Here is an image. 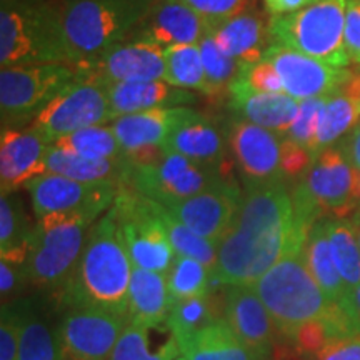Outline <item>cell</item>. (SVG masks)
<instances>
[{"mask_svg":"<svg viewBox=\"0 0 360 360\" xmlns=\"http://www.w3.org/2000/svg\"><path fill=\"white\" fill-rule=\"evenodd\" d=\"M354 229H355V236H357V240H359V247H360V222H354Z\"/></svg>","mask_w":360,"mask_h":360,"instance_id":"53","label":"cell"},{"mask_svg":"<svg viewBox=\"0 0 360 360\" xmlns=\"http://www.w3.org/2000/svg\"><path fill=\"white\" fill-rule=\"evenodd\" d=\"M332 257L350 294L360 283V247L350 219H326Z\"/></svg>","mask_w":360,"mask_h":360,"instance_id":"34","label":"cell"},{"mask_svg":"<svg viewBox=\"0 0 360 360\" xmlns=\"http://www.w3.org/2000/svg\"><path fill=\"white\" fill-rule=\"evenodd\" d=\"M20 327V309L4 305L2 322H0V360H19Z\"/></svg>","mask_w":360,"mask_h":360,"instance_id":"45","label":"cell"},{"mask_svg":"<svg viewBox=\"0 0 360 360\" xmlns=\"http://www.w3.org/2000/svg\"><path fill=\"white\" fill-rule=\"evenodd\" d=\"M182 355L186 360H259L225 319H217L197 332L182 345Z\"/></svg>","mask_w":360,"mask_h":360,"instance_id":"31","label":"cell"},{"mask_svg":"<svg viewBox=\"0 0 360 360\" xmlns=\"http://www.w3.org/2000/svg\"><path fill=\"white\" fill-rule=\"evenodd\" d=\"M112 120L114 114L107 84L80 75L56 101L49 103L30 125L53 143L77 130L105 125Z\"/></svg>","mask_w":360,"mask_h":360,"instance_id":"12","label":"cell"},{"mask_svg":"<svg viewBox=\"0 0 360 360\" xmlns=\"http://www.w3.org/2000/svg\"><path fill=\"white\" fill-rule=\"evenodd\" d=\"M345 7L347 0H317L297 12L270 15L272 44L317 58L327 65L349 69Z\"/></svg>","mask_w":360,"mask_h":360,"instance_id":"7","label":"cell"},{"mask_svg":"<svg viewBox=\"0 0 360 360\" xmlns=\"http://www.w3.org/2000/svg\"><path fill=\"white\" fill-rule=\"evenodd\" d=\"M264 58L276 67L285 94L299 102L328 96L354 75L350 69L327 65L277 44L270 45Z\"/></svg>","mask_w":360,"mask_h":360,"instance_id":"16","label":"cell"},{"mask_svg":"<svg viewBox=\"0 0 360 360\" xmlns=\"http://www.w3.org/2000/svg\"><path fill=\"white\" fill-rule=\"evenodd\" d=\"M52 146L75 152V154L89 157V159H127V152L124 150L122 143L110 124L77 130L67 137L58 139Z\"/></svg>","mask_w":360,"mask_h":360,"instance_id":"35","label":"cell"},{"mask_svg":"<svg viewBox=\"0 0 360 360\" xmlns=\"http://www.w3.org/2000/svg\"><path fill=\"white\" fill-rule=\"evenodd\" d=\"M328 340H330V337L327 334V328L323 326L322 319H317V321H312L300 327L292 344L295 345V349L300 354L314 357L315 354H319L326 347Z\"/></svg>","mask_w":360,"mask_h":360,"instance_id":"46","label":"cell"},{"mask_svg":"<svg viewBox=\"0 0 360 360\" xmlns=\"http://www.w3.org/2000/svg\"><path fill=\"white\" fill-rule=\"evenodd\" d=\"M350 220H354V222H360V207L357 209V212H355L352 217H350Z\"/></svg>","mask_w":360,"mask_h":360,"instance_id":"54","label":"cell"},{"mask_svg":"<svg viewBox=\"0 0 360 360\" xmlns=\"http://www.w3.org/2000/svg\"><path fill=\"white\" fill-rule=\"evenodd\" d=\"M162 150L180 154L197 164L225 170L229 143L217 125L199 114L179 125L162 146Z\"/></svg>","mask_w":360,"mask_h":360,"instance_id":"26","label":"cell"},{"mask_svg":"<svg viewBox=\"0 0 360 360\" xmlns=\"http://www.w3.org/2000/svg\"><path fill=\"white\" fill-rule=\"evenodd\" d=\"M152 328L129 323L112 350L109 360H175L182 355L179 342L170 337L157 349H152Z\"/></svg>","mask_w":360,"mask_h":360,"instance_id":"36","label":"cell"},{"mask_svg":"<svg viewBox=\"0 0 360 360\" xmlns=\"http://www.w3.org/2000/svg\"><path fill=\"white\" fill-rule=\"evenodd\" d=\"M217 319L210 295L205 294L174 304L167 319V328L174 335V339L179 342L180 350H182V345L186 342L191 340L197 332L210 326Z\"/></svg>","mask_w":360,"mask_h":360,"instance_id":"37","label":"cell"},{"mask_svg":"<svg viewBox=\"0 0 360 360\" xmlns=\"http://www.w3.org/2000/svg\"><path fill=\"white\" fill-rule=\"evenodd\" d=\"M77 69L84 77L97 79L105 84L165 80L164 49L125 40Z\"/></svg>","mask_w":360,"mask_h":360,"instance_id":"17","label":"cell"},{"mask_svg":"<svg viewBox=\"0 0 360 360\" xmlns=\"http://www.w3.org/2000/svg\"><path fill=\"white\" fill-rule=\"evenodd\" d=\"M225 321L236 335L257 355L269 359L276 347V323L252 285H227L224 297Z\"/></svg>","mask_w":360,"mask_h":360,"instance_id":"20","label":"cell"},{"mask_svg":"<svg viewBox=\"0 0 360 360\" xmlns=\"http://www.w3.org/2000/svg\"><path fill=\"white\" fill-rule=\"evenodd\" d=\"M79 77L77 67L69 64L4 67L0 70L2 129H25Z\"/></svg>","mask_w":360,"mask_h":360,"instance_id":"9","label":"cell"},{"mask_svg":"<svg viewBox=\"0 0 360 360\" xmlns=\"http://www.w3.org/2000/svg\"><path fill=\"white\" fill-rule=\"evenodd\" d=\"M299 101L285 92H255L233 80L229 89L227 107L240 119L272 130L282 137L289 132L299 112Z\"/></svg>","mask_w":360,"mask_h":360,"instance_id":"24","label":"cell"},{"mask_svg":"<svg viewBox=\"0 0 360 360\" xmlns=\"http://www.w3.org/2000/svg\"><path fill=\"white\" fill-rule=\"evenodd\" d=\"M165 278L170 302L174 305L180 300L209 294L210 281H214V270L199 260L177 255Z\"/></svg>","mask_w":360,"mask_h":360,"instance_id":"38","label":"cell"},{"mask_svg":"<svg viewBox=\"0 0 360 360\" xmlns=\"http://www.w3.org/2000/svg\"><path fill=\"white\" fill-rule=\"evenodd\" d=\"M120 187L117 182H80L56 174L37 175L25 184L37 219L62 214L98 220L114 204Z\"/></svg>","mask_w":360,"mask_h":360,"instance_id":"13","label":"cell"},{"mask_svg":"<svg viewBox=\"0 0 360 360\" xmlns=\"http://www.w3.org/2000/svg\"><path fill=\"white\" fill-rule=\"evenodd\" d=\"M233 182L222 169L197 164L187 157L162 150V155L148 164H132L125 186L141 195L170 205L197 193Z\"/></svg>","mask_w":360,"mask_h":360,"instance_id":"11","label":"cell"},{"mask_svg":"<svg viewBox=\"0 0 360 360\" xmlns=\"http://www.w3.org/2000/svg\"><path fill=\"white\" fill-rule=\"evenodd\" d=\"M130 323L127 315L85 305L69 307L56 328L64 360H109Z\"/></svg>","mask_w":360,"mask_h":360,"instance_id":"15","label":"cell"},{"mask_svg":"<svg viewBox=\"0 0 360 360\" xmlns=\"http://www.w3.org/2000/svg\"><path fill=\"white\" fill-rule=\"evenodd\" d=\"M337 146L344 150V154L347 155L350 164L360 172V122L355 125L352 132H350L340 143H337Z\"/></svg>","mask_w":360,"mask_h":360,"instance_id":"51","label":"cell"},{"mask_svg":"<svg viewBox=\"0 0 360 360\" xmlns=\"http://www.w3.org/2000/svg\"><path fill=\"white\" fill-rule=\"evenodd\" d=\"M304 255L310 274L321 285L327 299L332 304L347 305L349 292L332 257L326 219L319 220L309 231L307 240L304 244Z\"/></svg>","mask_w":360,"mask_h":360,"instance_id":"30","label":"cell"},{"mask_svg":"<svg viewBox=\"0 0 360 360\" xmlns=\"http://www.w3.org/2000/svg\"><path fill=\"white\" fill-rule=\"evenodd\" d=\"M29 282L25 272V264L11 262L0 259V294H2V305H7L15 295L20 294L22 287Z\"/></svg>","mask_w":360,"mask_h":360,"instance_id":"47","label":"cell"},{"mask_svg":"<svg viewBox=\"0 0 360 360\" xmlns=\"http://www.w3.org/2000/svg\"><path fill=\"white\" fill-rule=\"evenodd\" d=\"M132 162L127 159H89L51 146L44 157L42 174H56L80 182H117L125 186Z\"/></svg>","mask_w":360,"mask_h":360,"instance_id":"29","label":"cell"},{"mask_svg":"<svg viewBox=\"0 0 360 360\" xmlns=\"http://www.w3.org/2000/svg\"><path fill=\"white\" fill-rule=\"evenodd\" d=\"M297 227L309 233L322 219H347L360 207L359 172L339 146L322 150L290 191Z\"/></svg>","mask_w":360,"mask_h":360,"instance_id":"5","label":"cell"},{"mask_svg":"<svg viewBox=\"0 0 360 360\" xmlns=\"http://www.w3.org/2000/svg\"><path fill=\"white\" fill-rule=\"evenodd\" d=\"M94 222L97 220L62 214L37 219L25 260L29 283L39 289H62L82 255Z\"/></svg>","mask_w":360,"mask_h":360,"instance_id":"8","label":"cell"},{"mask_svg":"<svg viewBox=\"0 0 360 360\" xmlns=\"http://www.w3.org/2000/svg\"><path fill=\"white\" fill-rule=\"evenodd\" d=\"M209 32L207 20L184 0H152L146 17L127 40L167 49L179 44H199Z\"/></svg>","mask_w":360,"mask_h":360,"instance_id":"18","label":"cell"},{"mask_svg":"<svg viewBox=\"0 0 360 360\" xmlns=\"http://www.w3.org/2000/svg\"><path fill=\"white\" fill-rule=\"evenodd\" d=\"M347 304H349L350 312L354 314V317L357 319V322L360 323V283L349 294Z\"/></svg>","mask_w":360,"mask_h":360,"instance_id":"52","label":"cell"},{"mask_svg":"<svg viewBox=\"0 0 360 360\" xmlns=\"http://www.w3.org/2000/svg\"><path fill=\"white\" fill-rule=\"evenodd\" d=\"M326 98L327 96L307 98V101L300 102L299 112H297L294 122H292L289 132L285 135L289 141L297 143V146L304 147L305 150H309L312 157Z\"/></svg>","mask_w":360,"mask_h":360,"instance_id":"42","label":"cell"},{"mask_svg":"<svg viewBox=\"0 0 360 360\" xmlns=\"http://www.w3.org/2000/svg\"><path fill=\"white\" fill-rule=\"evenodd\" d=\"M262 2L269 15H283L312 6L317 0H262Z\"/></svg>","mask_w":360,"mask_h":360,"instance_id":"50","label":"cell"},{"mask_svg":"<svg viewBox=\"0 0 360 360\" xmlns=\"http://www.w3.org/2000/svg\"><path fill=\"white\" fill-rule=\"evenodd\" d=\"M52 143L34 125L25 129H2L0 137V187L13 193L30 179L42 175L44 157Z\"/></svg>","mask_w":360,"mask_h":360,"instance_id":"21","label":"cell"},{"mask_svg":"<svg viewBox=\"0 0 360 360\" xmlns=\"http://www.w3.org/2000/svg\"><path fill=\"white\" fill-rule=\"evenodd\" d=\"M157 212H159V217L162 224H164L170 244H172L175 250V255L195 259L207 265V267H210L212 270L215 269V262H217V244L197 236L187 225H184L180 220L175 219L159 202H157Z\"/></svg>","mask_w":360,"mask_h":360,"instance_id":"40","label":"cell"},{"mask_svg":"<svg viewBox=\"0 0 360 360\" xmlns=\"http://www.w3.org/2000/svg\"><path fill=\"white\" fill-rule=\"evenodd\" d=\"M114 120L120 115L165 109V107H192L199 102L193 90L174 87L165 80L107 84Z\"/></svg>","mask_w":360,"mask_h":360,"instance_id":"25","label":"cell"},{"mask_svg":"<svg viewBox=\"0 0 360 360\" xmlns=\"http://www.w3.org/2000/svg\"><path fill=\"white\" fill-rule=\"evenodd\" d=\"M252 287L269 310L278 334L290 342L300 327L323 317L332 305L310 274L304 249L282 257Z\"/></svg>","mask_w":360,"mask_h":360,"instance_id":"6","label":"cell"},{"mask_svg":"<svg viewBox=\"0 0 360 360\" xmlns=\"http://www.w3.org/2000/svg\"><path fill=\"white\" fill-rule=\"evenodd\" d=\"M184 2L191 6L200 17H204L212 29L214 25L244 12L245 8L254 7L257 0H184Z\"/></svg>","mask_w":360,"mask_h":360,"instance_id":"44","label":"cell"},{"mask_svg":"<svg viewBox=\"0 0 360 360\" xmlns=\"http://www.w3.org/2000/svg\"><path fill=\"white\" fill-rule=\"evenodd\" d=\"M199 114L200 112L193 107H165L120 115L112 120L110 125L129 155L147 148L162 147L179 125Z\"/></svg>","mask_w":360,"mask_h":360,"instance_id":"22","label":"cell"},{"mask_svg":"<svg viewBox=\"0 0 360 360\" xmlns=\"http://www.w3.org/2000/svg\"><path fill=\"white\" fill-rule=\"evenodd\" d=\"M172 309L164 274L134 267L129 289V321L147 328H165Z\"/></svg>","mask_w":360,"mask_h":360,"instance_id":"28","label":"cell"},{"mask_svg":"<svg viewBox=\"0 0 360 360\" xmlns=\"http://www.w3.org/2000/svg\"><path fill=\"white\" fill-rule=\"evenodd\" d=\"M2 4H7V2H12V0H0Z\"/></svg>","mask_w":360,"mask_h":360,"instance_id":"55","label":"cell"},{"mask_svg":"<svg viewBox=\"0 0 360 360\" xmlns=\"http://www.w3.org/2000/svg\"><path fill=\"white\" fill-rule=\"evenodd\" d=\"M345 51L350 65L360 69V0H347L345 7Z\"/></svg>","mask_w":360,"mask_h":360,"instance_id":"48","label":"cell"},{"mask_svg":"<svg viewBox=\"0 0 360 360\" xmlns=\"http://www.w3.org/2000/svg\"><path fill=\"white\" fill-rule=\"evenodd\" d=\"M242 195L236 182H227L164 207L197 236L219 244L236 219Z\"/></svg>","mask_w":360,"mask_h":360,"instance_id":"19","label":"cell"},{"mask_svg":"<svg viewBox=\"0 0 360 360\" xmlns=\"http://www.w3.org/2000/svg\"><path fill=\"white\" fill-rule=\"evenodd\" d=\"M35 225L25 212L24 202L13 193L0 197V259L25 264Z\"/></svg>","mask_w":360,"mask_h":360,"instance_id":"32","label":"cell"},{"mask_svg":"<svg viewBox=\"0 0 360 360\" xmlns=\"http://www.w3.org/2000/svg\"><path fill=\"white\" fill-rule=\"evenodd\" d=\"M269 22V12L259 11L257 6H254L214 25L210 34L220 49L236 58L238 64H255L262 60L272 45Z\"/></svg>","mask_w":360,"mask_h":360,"instance_id":"23","label":"cell"},{"mask_svg":"<svg viewBox=\"0 0 360 360\" xmlns=\"http://www.w3.org/2000/svg\"><path fill=\"white\" fill-rule=\"evenodd\" d=\"M152 0H57L70 62L80 67L132 34Z\"/></svg>","mask_w":360,"mask_h":360,"instance_id":"3","label":"cell"},{"mask_svg":"<svg viewBox=\"0 0 360 360\" xmlns=\"http://www.w3.org/2000/svg\"><path fill=\"white\" fill-rule=\"evenodd\" d=\"M112 209L134 267L167 276L177 255L157 212V202L122 186Z\"/></svg>","mask_w":360,"mask_h":360,"instance_id":"10","label":"cell"},{"mask_svg":"<svg viewBox=\"0 0 360 360\" xmlns=\"http://www.w3.org/2000/svg\"><path fill=\"white\" fill-rule=\"evenodd\" d=\"M307 236L297 227L287 182L244 191L236 219L217 244L214 281L254 285L282 257L302 250Z\"/></svg>","mask_w":360,"mask_h":360,"instance_id":"1","label":"cell"},{"mask_svg":"<svg viewBox=\"0 0 360 360\" xmlns=\"http://www.w3.org/2000/svg\"><path fill=\"white\" fill-rule=\"evenodd\" d=\"M199 47L202 62H204L207 85H209L207 97L214 98V101L229 97V89L237 77L240 64L220 49V45L215 42L214 35L210 32L205 37H202Z\"/></svg>","mask_w":360,"mask_h":360,"instance_id":"39","label":"cell"},{"mask_svg":"<svg viewBox=\"0 0 360 360\" xmlns=\"http://www.w3.org/2000/svg\"><path fill=\"white\" fill-rule=\"evenodd\" d=\"M175 360H186V357H184V355H180V357L175 359Z\"/></svg>","mask_w":360,"mask_h":360,"instance_id":"56","label":"cell"},{"mask_svg":"<svg viewBox=\"0 0 360 360\" xmlns=\"http://www.w3.org/2000/svg\"><path fill=\"white\" fill-rule=\"evenodd\" d=\"M134 264L129 257L114 209L107 210L90 227L87 242L74 272L64 287L67 307L85 305L129 317V289Z\"/></svg>","mask_w":360,"mask_h":360,"instance_id":"2","label":"cell"},{"mask_svg":"<svg viewBox=\"0 0 360 360\" xmlns=\"http://www.w3.org/2000/svg\"><path fill=\"white\" fill-rule=\"evenodd\" d=\"M165 82L174 87L209 94L199 44H179L164 49Z\"/></svg>","mask_w":360,"mask_h":360,"instance_id":"33","label":"cell"},{"mask_svg":"<svg viewBox=\"0 0 360 360\" xmlns=\"http://www.w3.org/2000/svg\"><path fill=\"white\" fill-rule=\"evenodd\" d=\"M236 82L255 90V92H285L276 67L270 64L269 60H265V58L255 62V64L240 65Z\"/></svg>","mask_w":360,"mask_h":360,"instance_id":"43","label":"cell"},{"mask_svg":"<svg viewBox=\"0 0 360 360\" xmlns=\"http://www.w3.org/2000/svg\"><path fill=\"white\" fill-rule=\"evenodd\" d=\"M224 134L245 191L287 182L282 172L285 137L237 115L227 120Z\"/></svg>","mask_w":360,"mask_h":360,"instance_id":"14","label":"cell"},{"mask_svg":"<svg viewBox=\"0 0 360 360\" xmlns=\"http://www.w3.org/2000/svg\"><path fill=\"white\" fill-rule=\"evenodd\" d=\"M19 360H64L57 332L30 312L22 314Z\"/></svg>","mask_w":360,"mask_h":360,"instance_id":"41","label":"cell"},{"mask_svg":"<svg viewBox=\"0 0 360 360\" xmlns=\"http://www.w3.org/2000/svg\"><path fill=\"white\" fill-rule=\"evenodd\" d=\"M69 64L57 0H12L0 7V65Z\"/></svg>","mask_w":360,"mask_h":360,"instance_id":"4","label":"cell"},{"mask_svg":"<svg viewBox=\"0 0 360 360\" xmlns=\"http://www.w3.org/2000/svg\"><path fill=\"white\" fill-rule=\"evenodd\" d=\"M314 360H360V334L328 340Z\"/></svg>","mask_w":360,"mask_h":360,"instance_id":"49","label":"cell"},{"mask_svg":"<svg viewBox=\"0 0 360 360\" xmlns=\"http://www.w3.org/2000/svg\"><path fill=\"white\" fill-rule=\"evenodd\" d=\"M360 122V72L344 82L339 89L328 94L323 103L317 139H315L314 159L328 147L344 141Z\"/></svg>","mask_w":360,"mask_h":360,"instance_id":"27","label":"cell"}]
</instances>
